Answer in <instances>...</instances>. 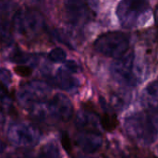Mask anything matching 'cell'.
I'll use <instances>...</instances> for the list:
<instances>
[{"label":"cell","mask_w":158,"mask_h":158,"mask_svg":"<svg viewBox=\"0 0 158 158\" xmlns=\"http://www.w3.org/2000/svg\"><path fill=\"white\" fill-rule=\"evenodd\" d=\"M125 130L138 143L152 144L158 136V113L145 111L131 114L125 119Z\"/></svg>","instance_id":"6da1fadb"},{"label":"cell","mask_w":158,"mask_h":158,"mask_svg":"<svg viewBox=\"0 0 158 158\" xmlns=\"http://www.w3.org/2000/svg\"><path fill=\"white\" fill-rule=\"evenodd\" d=\"M15 31L26 39L38 36L45 28L43 15L33 8H20L13 17Z\"/></svg>","instance_id":"7a4b0ae2"},{"label":"cell","mask_w":158,"mask_h":158,"mask_svg":"<svg viewBox=\"0 0 158 158\" xmlns=\"http://www.w3.org/2000/svg\"><path fill=\"white\" fill-rule=\"evenodd\" d=\"M150 5L146 1L123 0L117 6V16L125 28H134L145 23L149 18Z\"/></svg>","instance_id":"3957f363"},{"label":"cell","mask_w":158,"mask_h":158,"mask_svg":"<svg viewBox=\"0 0 158 158\" xmlns=\"http://www.w3.org/2000/svg\"><path fill=\"white\" fill-rule=\"evenodd\" d=\"M129 46V35L122 31H107L98 36L94 43V47L98 53L114 59L124 56Z\"/></svg>","instance_id":"277c9868"},{"label":"cell","mask_w":158,"mask_h":158,"mask_svg":"<svg viewBox=\"0 0 158 158\" xmlns=\"http://www.w3.org/2000/svg\"><path fill=\"white\" fill-rule=\"evenodd\" d=\"M50 92L48 84L40 81H31L20 85L17 93V98L20 106L28 111L32 107L44 104Z\"/></svg>","instance_id":"5b68a950"},{"label":"cell","mask_w":158,"mask_h":158,"mask_svg":"<svg viewBox=\"0 0 158 158\" xmlns=\"http://www.w3.org/2000/svg\"><path fill=\"white\" fill-rule=\"evenodd\" d=\"M40 138V131L30 123H15L12 124L7 130L8 141L17 147L31 148L39 143Z\"/></svg>","instance_id":"8992f818"},{"label":"cell","mask_w":158,"mask_h":158,"mask_svg":"<svg viewBox=\"0 0 158 158\" xmlns=\"http://www.w3.org/2000/svg\"><path fill=\"white\" fill-rule=\"evenodd\" d=\"M112 74L114 79L125 85L133 86L136 84L134 75V54L131 53L116 59L112 65Z\"/></svg>","instance_id":"52a82bcc"},{"label":"cell","mask_w":158,"mask_h":158,"mask_svg":"<svg viewBox=\"0 0 158 158\" xmlns=\"http://www.w3.org/2000/svg\"><path fill=\"white\" fill-rule=\"evenodd\" d=\"M48 111L53 118L60 121H69L73 115V106L71 101L62 94H56L50 100Z\"/></svg>","instance_id":"ba28073f"},{"label":"cell","mask_w":158,"mask_h":158,"mask_svg":"<svg viewBox=\"0 0 158 158\" xmlns=\"http://www.w3.org/2000/svg\"><path fill=\"white\" fill-rule=\"evenodd\" d=\"M77 145L86 154H94L102 146V136L98 130L80 131L76 136Z\"/></svg>","instance_id":"9c48e42d"},{"label":"cell","mask_w":158,"mask_h":158,"mask_svg":"<svg viewBox=\"0 0 158 158\" xmlns=\"http://www.w3.org/2000/svg\"><path fill=\"white\" fill-rule=\"evenodd\" d=\"M67 18L72 24H79L90 19L92 10L88 5L81 1H68L65 3Z\"/></svg>","instance_id":"30bf717a"},{"label":"cell","mask_w":158,"mask_h":158,"mask_svg":"<svg viewBox=\"0 0 158 158\" xmlns=\"http://www.w3.org/2000/svg\"><path fill=\"white\" fill-rule=\"evenodd\" d=\"M142 105L148 112L158 113V81L150 83L143 92Z\"/></svg>","instance_id":"8fae6325"},{"label":"cell","mask_w":158,"mask_h":158,"mask_svg":"<svg viewBox=\"0 0 158 158\" xmlns=\"http://www.w3.org/2000/svg\"><path fill=\"white\" fill-rule=\"evenodd\" d=\"M53 82L58 88L68 92H73L77 90L78 87L80 86L79 81L76 78H74L69 73V71L65 70L63 69H59L56 71Z\"/></svg>","instance_id":"7c38bea8"},{"label":"cell","mask_w":158,"mask_h":158,"mask_svg":"<svg viewBox=\"0 0 158 158\" xmlns=\"http://www.w3.org/2000/svg\"><path fill=\"white\" fill-rule=\"evenodd\" d=\"M100 102H101V106L104 110L103 116L100 118V124L106 131H112L117 128L118 125L117 117L114 111H112V108L106 104L103 98H100Z\"/></svg>","instance_id":"4fadbf2b"},{"label":"cell","mask_w":158,"mask_h":158,"mask_svg":"<svg viewBox=\"0 0 158 158\" xmlns=\"http://www.w3.org/2000/svg\"><path fill=\"white\" fill-rule=\"evenodd\" d=\"M35 158H62V156L57 145L55 143L50 142L40 148Z\"/></svg>","instance_id":"5bb4252c"},{"label":"cell","mask_w":158,"mask_h":158,"mask_svg":"<svg viewBox=\"0 0 158 158\" xmlns=\"http://www.w3.org/2000/svg\"><path fill=\"white\" fill-rule=\"evenodd\" d=\"M0 109L7 113H13L14 111L12 98L7 91L6 86L2 82H0Z\"/></svg>","instance_id":"9a60e30c"},{"label":"cell","mask_w":158,"mask_h":158,"mask_svg":"<svg viewBox=\"0 0 158 158\" xmlns=\"http://www.w3.org/2000/svg\"><path fill=\"white\" fill-rule=\"evenodd\" d=\"M13 42L12 35L7 24L0 21V47H6Z\"/></svg>","instance_id":"2e32d148"},{"label":"cell","mask_w":158,"mask_h":158,"mask_svg":"<svg viewBox=\"0 0 158 158\" xmlns=\"http://www.w3.org/2000/svg\"><path fill=\"white\" fill-rule=\"evenodd\" d=\"M9 58L11 61H13L17 64H25V63H28L29 61H31L30 56L25 54L24 52L20 51L18 48H15L12 50V52H10Z\"/></svg>","instance_id":"e0dca14e"},{"label":"cell","mask_w":158,"mask_h":158,"mask_svg":"<svg viewBox=\"0 0 158 158\" xmlns=\"http://www.w3.org/2000/svg\"><path fill=\"white\" fill-rule=\"evenodd\" d=\"M48 58L55 63H61L64 62L67 58V54L66 52L60 48V47H56L52 49L49 54H48Z\"/></svg>","instance_id":"ac0fdd59"},{"label":"cell","mask_w":158,"mask_h":158,"mask_svg":"<svg viewBox=\"0 0 158 158\" xmlns=\"http://www.w3.org/2000/svg\"><path fill=\"white\" fill-rule=\"evenodd\" d=\"M61 143H62V146L65 149V151L68 154H70L71 153V142H70V139H69V135L67 134V132H62Z\"/></svg>","instance_id":"d6986e66"},{"label":"cell","mask_w":158,"mask_h":158,"mask_svg":"<svg viewBox=\"0 0 158 158\" xmlns=\"http://www.w3.org/2000/svg\"><path fill=\"white\" fill-rule=\"evenodd\" d=\"M15 71L18 75L22 77H28L31 74L32 69L28 66H18L15 68Z\"/></svg>","instance_id":"ffe728a7"},{"label":"cell","mask_w":158,"mask_h":158,"mask_svg":"<svg viewBox=\"0 0 158 158\" xmlns=\"http://www.w3.org/2000/svg\"><path fill=\"white\" fill-rule=\"evenodd\" d=\"M10 81H11L10 72L5 69H0V82H2L3 84H5L6 86V82L9 83Z\"/></svg>","instance_id":"44dd1931"},{"label":"cell","mask_w":158,"mask_h":158,"mask_svg":"<svg viewBox=\"0 0 158 158\" xmlns=\"http://www.w3.org/2000/svg\"><path fill=\"white\" fill-rule=\"evenodd\" d=\"M66 69L69 72H78L80 69V67L75 61L69 60V61H67V63H66Z\"/></svg>","instance_id":"7402d4cb"},{"label":"cell","mask_w":158,"mask_h":158,"mask_svg":"<svg viewBox=\"0 0 158 158\" xmlns=\"http://www.w3.org/2000/svg\"><path fill=\"white\" fill-rule=\"evenodd\" d=\"M5 149H6V144H5V143H4L2 140H0V154L3 153V152L5 151Z\"/></svg>","instance_id":"603a6c76"},{"label":"cell","mask_w":158,"mask_h":158,"mask_svg":"<svg viewBox=\"0 0 158 158\" xmlns=\"http://www.w3.org/2000/svg\"><path fill=\"white\" fill-rule=\"evenodd\" d=\"M156 22H157L158 24V6L157 7H156Z\"/></svg>","instance_id":"cb8c5ba5"},{"label":"cell","mask_w":158,"mask_h":158,"mask_svg":"<svg viewBox=\"0 0 158 158\" xmlns=\"http://www.w3.org/2000/svg\"><path fill=\"white\" fill-rule=\"evenodd\" d=\"M157 151H158V147H157Z\"/></svg>","instance_id":"d4e9b609"},{"label":"cell","mask_w":158,"mask_h":158,"mask_svg":"<svg viewBox=\"0 0 158 158\" xmlns=\"http://www.w3.org/2000/svg\"><path fill=\"white\" fill-rule=\"evenodd\" d=\"M80 158H81V157H80Z\"/></svg>","instance_id":"484cf974"}]
</instances>
